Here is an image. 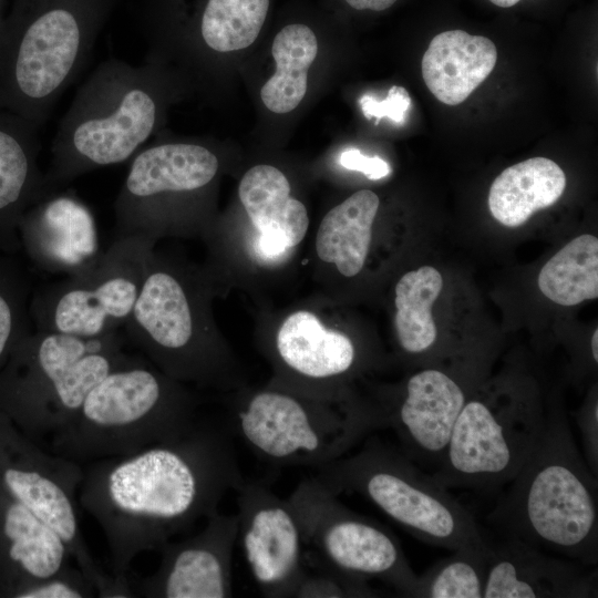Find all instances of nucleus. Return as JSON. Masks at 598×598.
<instances>
[{"instance_id":"1","label":"nucleus","mask_w":598,"mask_h":598,"mask_svg":"<svg viewBox=\"0 0 598 598\" xmlns=\"http://www.w3.org/2000/svg\"><path fill=\"white\" fill-rule=\"evenodd\" d=\"M83 470L79 502L103 529L120 579L136 556L218 511L244 480L229 427L204 420L179 439Z\"/></svg>"},{"instance_id":"2","label":"nucleus","mask_w":598,"mask_h":598,"mask_svg":"<svg viewBox=\"0 0 598 598\" xmlns=\"http://www.w3.org/2000/svg\"><path fill=\"white\" fill-rule=\"evenodd\" d=\"M598 477L575 443L565 411L546 414L527 462L488 515L504 536L595 567L598 561Z\"/></svg>"},{"instance_id":"3","label":"nucleus","mask_w":598,"mask_h":598,"mask_svg":"<svg viewBox=\"0 0 598 598\" xmlns=\"http://www.w3.org/2000/svg\"><path fill=\"white\" fill-rule=\"evenodd\" d=\"M214 295L203 267L154 248L140 295L122 329L127 343L184 384L220 391L245 385L234 354L214 323Z\"/></svg>"},{"instance_id":"4","label":"nucleus","mask_w":598,"mask_h":598,"mask_svg":"<svg viewBox=\"0 0 598 598\" xmlns=\"http://www.w3.org/2000/svg\"><path fill=\"white\" fill-rule=\"evenodd\" d=\"M156 62H101L78 89L51 144L44 197L92 171L130 162L156 132L166 104Z\"/></svg>"},{"instance_id":"5","label":"nucleus","mask_w":598,"mask_h":598,"mask_svg":"<svg viewBox=\"0 0 598 598\" xmlns=\"http://www.w3.org/2000/svg\"><path fill=\"white\" fill-rule=\"evenodd\" d=\"M120 0H13L0 37V107L38 130L86 65Z\"/></svg>"},{"instance_id":"6","label":"nucleus","mask_w":598,"mask_h":598,"mask_svg":"<svg viewBox=\"0 0 598 598\" xmlns=\"http://www.w3.org/2000/svg\"><path fill=\"white\" fill-rule=\"evenodd\" d=\"M194 392L145 357L110 372L50 439V452L75 463L126 456L179 439L199 422Z\"/></svg>"},{"instance_id":"7","label":"nucleus","mask_w":598,"mask_h":598,"mask_svg":"<svg viewBox=\"0 0 598 598\" xmlns=\"http://www.w3.org/2000/svg\"><path fill=\"white\" fill-rule=\"evenodd\" d=\"M227 410L231 434L260 461L277 466L316 470L383 429L373 403L354 392L322 396L271 381L233 390Z\"/></svg>"},{"instance_id":"8","label":"nucleus","mask_w":598,"mask_h":598,"mask_svg":"<svg viewBox=\"0 0 598 598\" xmlns=\"http://www.w3.org/2000/svg\"><path fill=\"white\" fill-rule=\"evenodd\" d=\"M315 471L337 494H359L423 543L452 551L487 543L471 513L447 488L401 450L375 437Z\"/></svg>"},{"instance_id":"9","label":"nucleus","mask_w":598,"mask_h":598,"mask_svg":"<svg viewBox=\"0 0 598 598\" xmlns=\"http://www.w3.org/2000/svg\"><path fill=\"white\" fill-rule=\"evenodd\" d=\"M472 394L431 476L445 488L491 491L508 484L535 450L546 413L523 378L508 375Z\"/></svg>"},{"instance_id":"10","label":"nucleus","mask_w":598,"mask_h":598,"mask_svg":"<svg viewBox=\"0 0 598 598\" xmlns=\"http://www.w3.org/2000/svg\"><path fill=\"white\" fill-rule=\"evenodd\" d=\"M220 167L207 146L164 141L144 146L130 161L114 200L115 238L204 236L210 226L205 194Z\"/></svg>"},{"instance_id":"11","label":"nucleus","mask_w":598,"mask_h":598,"mask_svg":"<svg viewBox=\"0 0 598 598\" xmlns=\"http://www.w3.org/2000/svg\"><path fill=\"white\" fill-rule=\"evenodd\" d=\"M122 330L81 338L38 331L21 351L19 412L37 435L51 436L79 411L92 389L110 372L143 358L126 351Z\"/></svg>"},{"instance_id":"12","label":"nucleus","mask_w":598,"mask_h":598,"mask_svg":"<svg viewBox=\"0 0 598 598\" xmlns=\"http://www.w3.org/2000/svg\"><path fill=\"white\" fill-rule=\"evenodd\" d=\"M317 476L305 477L287 497L298 519L305 564L351 577L377 579L412 598L417 575L396 536L384 525L346 507Z\"/></svg>"},{"instance_id":"13","label":"nucleus","mask_w":598,"mask_h":598,"mask_svg":"<svg viewBox=\"0 0 598 598\" xmlns=\"http://www.w3.org/2000/svg\"><path fill=\"white\" fill-rule=\"evenodd\" d=\"M155 245L136 236L114 238L93 266L45 285L32 306L39 331L94 338L122 330Z\"/></svg>"},{"instance_id":"14","label":"nucleus","mask_w":598,"mask_h":598,"mask_svg":"<svg viewBox=\"0 0 598 598\" xmlns=\"http://www.w3.org/2000/svg\"><path fill=\"white\" fill-rule=\"evenodd\" d=\"M261 344L271 382L322 396L353 392L349 381L368 364L354 339L310 307L287 312Z\"/></svg>"},{"instance_id":"15","label":"nucleus","mask_w":598,"mask_h":598,"mask_svg":"<svg viewBox=\"0 0 598 598\" xmlns=\"http://www.w3.org/2000/svg\"><path fill=\"white\" fill-rule=\"evenodd\" d=\"M453 370L425 368L390 389L373 403L383 429L400 441V450L415 464L435 470L455 421L472 395Z\"/></svg>"},{"instance_id":"16","label":"nucleus","mask_w":598,"mask_h":598,"mask_svg":"<svg viewBox=\"0 0 598 598\" xmlns=\"http://www.w3.org/2000/svg\"><path fill=\"white\" fill-rule=\"evenodd\" d=\"M235 491L238 537L256 585L265 597H292L305 571V545L292 507L261 481L243 480Z\"/></svg>"},{"instance_id":"17","label":"nucleus","mask_w":598,"mask_h":598,"mask_svg":"<svg viewBox=\"0 0 598 598\" xmlns=\"http://www.w3.org/2000/svg\"><path fill=\"white\" fill-rule=\"evenodd\" d=\"M196 535L165 543L156 571L131 581L135 596L146 598L233 597V553L238 538L237 515L216 511Z\"/></svg>"},{"instance_id":"18","label":"nucleus","mask_w":598,"mask_h":598,"mask_svg":"<svg viewBox=\"0 0 598 598\" xmlns=\"http://www.w3.org/2000/svg\"><path fill=\"white\" fill-rule=\"evenodd\" d=\"M238 198L246 214V229L236 239L246 264L260 271L281 269L307 236V207L291 195L287 176L268 164L255 165L244 174Z\"/></svg>"},{"instance_id":"19","label":"nucleus","mask_w":598,"mask_h":598,"mask_svg":"<svg viewBox=\"0 0 598 598\" xmlns=\"http://www.w3.org/2000/svg\"><path fill=\"white\" fill-rule=\"evenodd\" d=\"M515 537L489 546L483 598L597 597V573Z\"/></svg>"},{"instance_id":"20","label":"nucleus","mask_w":598,"mask_h":598,"mask_svg":"<svg viewBox=\"0 0 598 598\" xmlns=\"http://www.w3.org/2000/svg\"><path fill=\"white\" fill-rule=\"evenodd\" d=\"M22 226L30 255L51 275H76L103 251L91 209L71 193L60 190L34 203Z\"/></svg>"},{"instance_id":"21","label":"nucleus","mask_w":598,"mask_h":598,"mask_svg":"<svg viewBox=\"0 0 598 598\" xmlns=\"http://www.w3.org/2000/svg\"><path fill=\"white\" fill-rule=\"evenodd\" d=\"M495 44L485 37L463 30L435 35L422 58V76L430 92L442 103L464 102L493 71Z\"/></svg>"},{"instance_id":"22","label":"nucleus","mask_w":598,"mask_h":598,"mask_svg":"<svg viewBox=\"0 0 598 598\" xmlns=\"http://www.w3.org/2000/svg\"><path fill=\"white\" fill-rule=\"evenodd\" d=\"M379 207L374 192L360 189L326 213L313 240L316 259L326 271L331 269L347 279L362 271Z\"/></svg>"},{"instance_id":"23","label":"nucleus","mask_w":598,"mask_h":598,"mask_svg":"<svg viewBox=\"0 0 598 598\" xmlns=\"http://www.w3.org/2000/svg\"><path fill=\"white\" fill-rule=\"evenodd\" d=\"M566 188L560 166L546 157H533L505 168L488 193L492 216L503 226L515 228L536 212L550 207Z\"/></svg>"},{"instance_id":"24","label":"nucleus","mask_w":598,"mask_h":598,"mask_svg":"<svg viewBox=\"0 0 598 598\" xmlns=\"http://www.w3.org/2000/svg\"><path fill=\"white\" fill-rule=\"evenodd\" d=\"M3 505L1 537L8 560L23 578L21 586L70 565L69 547L54 529L13 497Z\"/></svg>"},{"instance_id":"25","label":"nucleus","mask_w":598,"mask_h":598,"mask_svg":"<svg viewBox=\"0 0 598 598\" xmlns=\"http://www.w3.org/2000/svg\"><path fill=\"white\" fill-rule=\"evenodd\" d=\"M443 288L441 272L421 266L403 274L394 286V327L401 350L408 355L427 353L436 343L433 303Z\"/></svg>"},{"instance_id":"26","label":"nucleus","mask_w":598,"mask_h":598,"mask_svg":"<svg viewBox=\"0 0 598 598\" xmlns=\"http://www.w3.org/2000/svg\"><path fill=\"white\" fill-rule=\"evenodd\" d=\"M271 53L276 72L262 85L260 97L271 112L288 113L306 95L308 70L318 53L316 34L305 24H288L276 34Z\"/></svg>"},{"instance_id":"27","label":"nucleus","mask_w":598,"mask_h":598,"mask_svg":"<svg viewBox=\"0 0 598 598\" xmlns=\"http://www.w3.org/2000/svg\"><path fill=\"white\" fill-rule=\"evenodd\" d=\"M540 292L564 307L577 306L598 297V238L590 234L575 237L540 269Z\"/></svg>"},{"instance_id":"28","label":"nucleus","mask_w":598,"mask_h":598,"mask_svg":"<svg viewBox=\"0 0 598 598\" xmlns=\"http://www.w3.org/2000/svg\"><path fill=\"white\" fill-rule=\"evenodd\" d=\"M268 8L269 0H207L198 21L200 41L219 53L248 48L257 39Z\"/></svg>"},{"instance_id":"29","label":"nucleus","mask_w":598,"mask_h":598,"mask_svg":"<svg viewBox=\"0 0 598 598\" xmlns=\"http://www.w3.org/2000/svg\"><path fill=\"white\" fill-rule=\"evenodd\" d=\"M489 546L453 550L417 575L412 598H483Z\"/></svg>"},{"instance_id":"30","label":"nucleus","mask_w":598,"mask_h":598,"mask_svg":"<svg viewBox=\"0 0 598 598\" xmlns=\"http://www.w3.org/2000/svg\"><path fill=\"white\" fill-rule=\"evenodd\" d=\"M368 580L351 577L326 566L305 564V571L292 597L362 598L379 597Z\"/></svg>"},{"instance_id":"31","label":"nucleus","mask_w":598,"mask_h":598,"mask_svg":"<svg viewBox=\"0 0 598 598\" xmlns=\"http://www.w3.org/2000/svg\"><path fill=\"white\" fill-rule=\"evenodd\" d=\"M19 598H91L97 596L93 582L71 565L49 577L31 580L16 592Z\"/></svg>"},{"instance_id":"32","label":"nucleus","mask_w":598,"mask_h":598,"mask_svg":"<svg viewBox=\"0 0 598 598\" xmlns=\"http://www.w3.org/2000/svg\"><path fill=\"white\" fill-rule=\"evenodd\" d=\"M363 115L375 118V124L383 117L392 120L396 124H404L406 113L411 105V97L405 87L393 85L384 100H377L371 94H364L359 100Z\"/></svg>"},{"instance_id":"33","label":"nucleus","mask_w":598,"mask_h":598,"mask_svg":"<svg viewBox=\"0 0 598 598\" xmlns=\"http://www.w3.org/2000/svg\"><path fill=\"white\" fill-rule=\"evenodd\" d=\"M584 460L598 477V401L592 394L576 415Z\"/></svg>"},{"instance_id":"34","label":"nucleus","mask_w":598,"mask_h":598,"mask_svg":"<svg viewBox=\"0 0 598 598\" xmlns=\"http://www.w3.org/2000/svg\"><path fill=\"white\" fill-rule=\"evenodd\" d=\"M340 164L351 171L363 173L369 179H381L391 173L390 165L381 157H369L357 148L344 151L340 156Z\"/></svg>"},{"instance_id":"35","label":"nucleus","mask_w":598,"mask_h":598,"mask_svg":"<svg viewBox=\"0 0 598 598\" xmlns=\"http://www.w3.org/2000/svg\"><path fill=\"white\" fill-rule=\"evenodd\" d=\"M17 309L12 298L0 291V359L11 343L18 327Z\"/></svg>"},{"instance_id":"36","label":"nucleus","mask_w":598,"mask_h":598,"mask_svg":"<svg viewBox=\"0 0 598 598\" xmlns=\"http://www.w3.org/2000/svg\"><path fill=\"white\" fill-rule=\"evenodd\" d=\"M347 3L357 10L382 11L390 8L396 0H346Z\"/></svg>"},{"instance_id":"37","label":"nucleus","mask_w":598,"mask_h":598,"mask_svg":"<svg viewBox=\"0 0 598 598\" xmlns=\"http://www.w3.org/2000/svg\"><path fill=\"white\" fill-rule=\"evenodd\" d=\"M590 350L595 361L598 362V329L596 328L590 340Z\"/></svg>"},{"instance_id":"38","label":"nucleus","mask_w":598,"mask_h":598,"mask_svg":"<svg viewBox=\"0 0 598 598\" xmlns=\"http://www.w3.org/2000/svg\"><path fill=\"white\" fill-rule=\"evenodd\" d=\"M489 1L497 7L509 8V7L515 6L520 0H489Z\"/></svg>"},{"instance_id":"39","label":"nucleus","mask_w":598,"mask_h":598,"mask_svg":"<svg viewBox=\"0 0 598 598\" xmlns=\"http://www.w3.org/2000/svg\"><path fill=\"white\" fill-rule=\"evenodd\" d=\"M6 2L7 0H0V37H1V31L3 27L4 18H6V13H4Z\"/></svg>"}]
</instances>
